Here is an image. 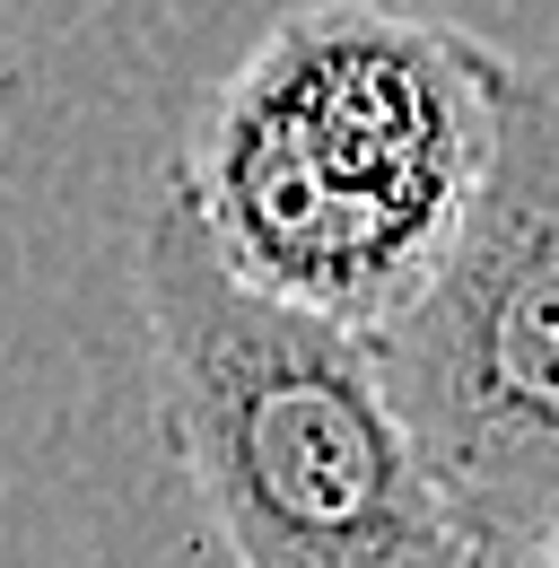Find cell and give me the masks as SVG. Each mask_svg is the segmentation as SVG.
Instances as JSON below:
<instances>
[{"label":"cell","instance_id":"obj_1","mask_svg":"<svg viewBox=\"0 0 559 568\" xmlns=\"http://www.w3.org/2000/svg\"><path fill=\"white\" fill-rule=\"evenodd\" d=\"M498 62L411 0H306L218 79L166 184L254 288L376 333L481 193Z\"/></svg>","mask_w":559,"mask_h":568},{"label":"cell","instance_id":"obj_2","mask_svg":"<svg viewBox=\"0 0 559 568\" xmlns=\"http://www.w3.org/2000/svg\"><path fill=\"white\" fill-rule=\"evenodd\" d=\"M132 288L157 358V428L236 568H472L376 333L254 288L166 184Z\"/></svg>","mask_w":559,"mask_h":568},{"label":"cell","instance_id":"obj_3","mask_svg":"<svg viewBox=\"0 0 559 568\" xmlns=\"http://www.w3.org/2000/svg\"><path fill=\"white\" fill-rule=\"evenodd\" d=\"M385 385L472 568H516L559 525V79L498 62V132L464 227L394 324Z\"/></svg>","mask_w":559,"mask_h":568},{"label":"cell","instance_id":"obj_4","mask_svg":"<svg viewBox=\"0 0 559 568\" xmlns=\"http://www.w3.org/2000/svg\"><path fill=\"white\" fill-rule=\"evenodd\" d=\"M516 568H559V525H551V534H533V542H525V560H516Z\"/></svg>","mask_w":559,"mask_h":568}]
</instances>
